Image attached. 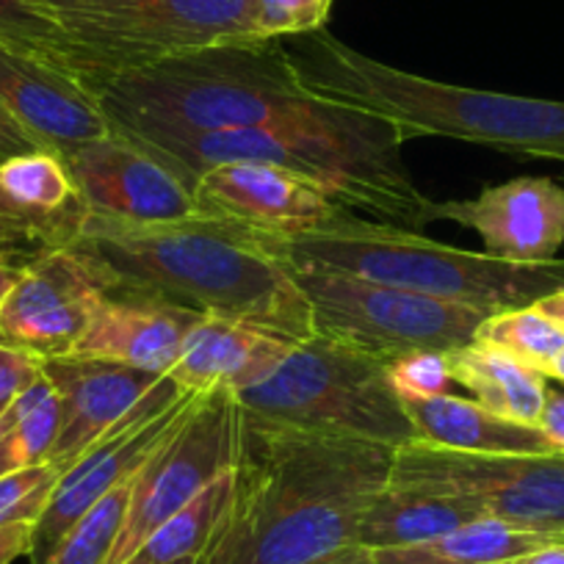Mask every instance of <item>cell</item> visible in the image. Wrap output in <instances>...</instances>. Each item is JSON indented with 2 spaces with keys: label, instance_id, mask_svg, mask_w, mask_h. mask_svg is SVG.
Returning <instances> with one entry per match:
<instances>
[{
  "label": "cell",
  "instance_id": "6da1fadb",
  "mask_svg": "<svg viewBox=\"0 0 564 564\" xmlns=\"http://www.w3.org/2000/svg\"><path fill=\"white\" fill-rule=\"evenodd\" d=\"M393 454L241 412L230 503L199 564H313L357 545Z\"/></svg>",
  "mask_w": 564,
  "mask_h": 564
},
{
  "label": "cell",
  "instance_id": "7a4b0ae2",
  "mask_svg": "<svg viewBox=\"0 0 564 564\" xmlns=\"http://www.w3.org/2000/svg\"><path fill=\"white\" fill-rule=\"evenodd\" d=\"M111 128L265 130L371 155H401L404 135L382 119L316 100L296 84L280 40L183 53L84 80Z\"/></svg>",
  "mask_w": 564,
  "mask_h": 564
},
{
  "label": "cell",
  "instance_id": "3957f363",
  "mask_svg": "<svg viewBox=\"0 0 564 564\" xmlns=\"http://www.w3.org/2000/svg\"><path fill=\"white\" fill-rule=\"evenodd\" d=\"M75 249L108 291L159 296L203 316L230 318L291 344L316 338L313 307L269 236L232 221L192 216L164 225L89 216Z\"/></svg>",
  "mask_w": 564,
  "mask_h": 564
},
{
  "label": "cell",
  "instance_id": "277c9868",
  "mask_svg": "<svg viewBox=\"0 0 564 564\" xmlns=\"http://www.w3.org/2000/svg\"><path fill=\"white\" fill-rule=\"evenodd\" d=\"M280 45L307 95L382 119L404 139L443 135L501 153L564 161V102L421 78L362 56L327 29L285 36Z\"/></svg>",
  "mask_w": 564,
  "mask_h": 564
},
{
  "label": "cell",
  "instance_id": "5b68a950",
  "mask_svg": "<svg viewBox=\"0 0 564 564\" xmlns=\"http://www.w3.org/2000/svg\"><path fill=\"white\" fill-rule=\"evenodd\" d=\"M276 258L289 265L335 271L390 289L501 313L536 305L564 291V260L509 263L487 252L446 247L421 232L344 214L324 230L294 238H269Z\"/></svg>",
  "mask_w": 564,
  "mask_h": 564
},
{
  "label": "cell",
  "instance_id": "8992f818",
  "mask_svg": "<svg viewBox=\"0 0 564 564\" xmlns=\"http://www.w3.org/2000/svg\"><path fill=\"white\" fill-rule=\"evenodd\" d=\"M232 395L247 415L313 435L390 448L415 441L388 362L318 335L291 346L263 379Z\"/></svg>",
  "mask_w": 564,
  "mask_h": 564
},
{
  "label": "cell",
  "instance_id": "52a82bcc",
  "mask_svg": "<svg viewBox=\"0 0 564 564\" xmlns=\"http://www.w3.org/2000/svg\"><path fill=\"white\" fill-rule=\"evenodd\" d=\"M75 47V78L260 42L254 0H36Z\"/></svg>",
  "mask_w": 564,
  "mask_h": 564
},
{
  "label": "cell",
  "instance_id": "ba28073f",
  "mask_svg": "<svg viewBox=\"0 0 564 564\" xmlns=\"http://www.w3.org/2000/svg\"><path fill=\"white\" fill-rule=\"evenodd\" d=\"M311 300L318 338L390 362L410 351H454L476 340L487 313L335 271L289 265Z\"/></svg>",
  "mask_w": 564,
  "mask_h": 564
},
{
  "label": "cell",
  "instance_id": "9c48e42d",
  "mask_svg": "<svg viewBox=\"0 0 564 564\" xmlns=\"http://www.w3.org/2000/svg\"><path fill=\"white\" fill-rule=\"evenodd\" d=\"M388 485L470 503L481 518L564 542V454H468L412 441Z\"/></svg>",
  "mask_w": 564,
  "mask_h": 564
},
{
  "label": "cell",
  "instance_id": "30bf717a",
  "mask_svg": "<svg viewBox=\"0 0 564 564\" xmlns=\"http://www.w3.org/2000/svg\"><path fill=\"white\" fill-rule=\"evenodd\" d=\"M241 410L227 388L205 390L183 421L155 446L130 479L117 545L106 564H124L172 514L194 501L219 476L232 470L238 452Z\"/></svg>",
  "mask_w": 564,
  "mask_h": 564
},
{
  "label": "cell",
  "instance_id": "8fae6325",
  "mask_svg": "<svg viewBox=\"0 0 564 564\" xmlns=\"http://www.w3.org/2000/svg\"><path fill=\"white\" fill-rule=\"evenodd\" d=\"M199 393H188L172 377H161L133 410L80 454L62 476L42 518L31 531V564H45L69 529L141 468L161 441L175 430Z\"/></svg>",
  "mask_w": 564,
  "mask_h": 564
},
{
  "label": "cell",
  "instance_id": "7c38bea8",
  "mask_svg": "<svg viewBox=\"0 0 564 564\" xmlns=\"http://www.w3.org/2000/svg\"><path fill=\"white\" fill-rule=\"evenodd\" d=\"M106 294L108 282L75 247L40 254L0 305V344L36 360L73 355Z\"/></svg>",
  "mask_w": 564,
  "mask_h": 564
},
{
  "label": "cell",
  "instance_id": "4fadbf2b",
  "mask_svg": "<svg viewBox=\"0 0 564 564\" xmlns=\"http://www.w3.org/2000/svg\"><path fill=\"white\" fill-rule=\"evenodd\" d=\"M199 216L232 221L269 238L324 230L344 214L322 183L276 164H221L192 186Z\"/></svg>",
  "mask_w": 564,
  "mask_h": 564
},
{
  "label": "cell",
  "instance_id": "5bb4252c",
  "mask_svg": "<svg viewBox=\"0 0 564 564\" xmlns=\"http://www.w3.org/2000/svg\"><path fill=\"white\" fill-rule=\"evenodd\" d=\"M62 161L89 216L133 225H164L199 216L192 188L117 128L80 144Z\"/></svg>",
  "mask_w": 564,
  "mask_h": 564
},
{
  "label": "cell",
  "instance_id": "9a60e30c",
  "mask_svg": "<svg viewBox=\"0 0 564 564\" xmlns=\"http://www.w3.org/2000/svg\"><path fill=\"white\" fill-rule=\"evenodd\" d=\"M89 210L56 153L0 164V258L29 265L53 249L75 247Z\"/></svg>",
  "mask_w": 564,
  "mask_h": 564
},
{
  "label": "cell",
  "instance_id": "2e32d148",
  "mask_svg": "<svg viewBox=\"0 0 564 564\" xmlns=\"http://www.w3.org/2000/svg\"><path fill=\"white\" fill-rule=\"evenodd\" d=\"M432 219L454 221L509 263H551L564 247V186L551 177H514L470 199L432 205Z\"/></svg>",
  "mask_w": 564,
  "mask_h": 564
},
{
  "label": "cell",
  "instance_id": "e0dca14e",
  "mask_svg": "<svg viewBox=\"0 0 564 564\" xmlns=\"http://www.w3.org/2000/svg\"><path fill=\"white\" fill-rule=\"evenodd\" d=\"M42 373L58 399V432L47 465L62 474L161 379L122 362L73 355L42 360Z\"/></svg>",
  "mask_w": 564,
  "mask_h": 564
},
{
  "label": "cell",
  "instance_id": "ac0fdd59",
  "mask_svg": "<svg viewBox=\"0 0 564 564\" xmlns=\"http://www.w3.org/2000/svg\"><path fill=\"white\" fill-rule=\"evenodd\" d=\"M0 106L58 159L111 133L97 97L73 73L9 45H0Z\"/></svg>",
  "mask_w": 564,
  "mask_h": 564
},
{
  "label": "cell",
  "instance_id": "d6986e66",
  "mask_svg": "<svg viewBox=\"0 0 564 564\" xmlns=\"http://www.w3.org/2000/svg\"><path fill=\"white\" fill-rule=\"evenodd\" d=\"M203 313L159 296L108 291L73 357L122 362L166 377Z\"/></svg>",
  "mask_w": 564,
  "mask_h": 564
},
{
  "label": "cell",
  "instance_id": "ffe728a7",
  "mask_svg": "<svg viewBox=\"0 0 564 564\" xmlns=\"http://www.w3.org/2000/svg\"><path fill=\"white\" fill-rule=\"evenodd\" d=\"M291 346V340L252 324L203 316L188 333L181 357L166 377L175 379L188 393H205L214 388L236 393L263 379Z\"/></svg>",
  "mask_w": 564,
  "mask_h": 564
},
{
  "label": "cell",
  "instance_id": "44dd1931",
  "mask_svg": "<svg viewBox=\"0 0 564 564\" xmlns=\"http://www.w3.org/2000/svg\"><path fill=\"white\" fill-rule=\"evenodd\" d=\"M415 441L468 454H558L540 426L507 421L479 401L443 393L401 399Z\"/></svg>",
  "mask_w": 564,
  "mask_h": 564
},
{
  "label": "cell",
  "instance_id": "7402d4cb",
  "mask_svg": "<svg viewBox=\"0 0 564 564\" xmlns=\"http://www.w3.org/2000/svg\"><path fill=\"white\" fill-rule=\"evenodd\" d=\"M446 362L454 384L470 390L481 406L525 426L540 423L547 393V377L540 371L481 340L446 351Z\"/></svg>",
  "mask_w": 564,
  "mask_h": 564
},
{
  "label": "cell",
  "instance_id": "603a6c76",
  "mask_svg": "<svg viewBox=\"0 0 564 564\" xmlns=\"http://www.w3.org/2000/svg\"><path fill=\"white\" fill-rule=\"evenodd\" d=\"M476 518L481 514L459 498L388 485L368 507L357 545L368 551L417 545L448 534Z\"/></svg>",
  "mask_w": 564,
  "mask_h": 564
},
{
  "label": "cell",
  "instance_id": "cb8c5ba5",
  "mask_svg": "<svg viewBox=\"0 0 564 564\" xmlns=\"http://www.w3.org/2000/svg\"><path fill=\"white\" fill-rule=\"evenodd\" d=\"M551 542L562 540L514 529L496 518H476L430 542L379 547L371 553L377 564H514Z\"/></svg>",
  "mask_w": 564,
  "mask_h": 564
},
{
  "label": "cell",
  "instance_id": "d4e9b609",
  "mask_svg": "<svg viewBox=\"0 0 564 564\" xmlns=\"http://www.w3.org/2000/svg\"><path fill=\"white\" fill-rule=\"evenodd\" d=\"M58 432V399L42 373L0 410V476L45 465Z\"/></svg>",
  "mask_w": 564,
  "mask_h": 564
},
{
  "label": "cell",
  "instance_id": "484cf974",
  "mask_svg": "<svg viewBox=\"0 0 564 564\" xmlns=\"http://www.w3.org/2000/svg\"><path fill=\"white\" fill-rule=\"evenodd\" d=\"M230 492L232 470H227L214 485L205 487L188 507L159 525L124 564H172L188 556H203L230 503Z\"/></svg>",
  "mask_w": 564,
  "mask_h": 564
},
{
  "label": "cell",
  "instance_id": "4316f807",
  "mask_svg": "<svg viewBox=\"0 0 564 564\" xmlns=\"http://www.w3.org/2000/svg\"><path fill=\"white\" fill-rule=\"evenodd\" d=\"M476 340L507 351L523 366L551 379L553 362L564 349V327L536 305L492 313L476 329Z\"/></svg>",
  "mask_w": 564,
  "mask_h": 564
},
{
  "label": "cell",
  "instance_id": "83f0119b",
  "mask_svg": "<svg viewBox=\"0 0 564 564\" xmlns=\"http://www.w3.org/2000/svg\"><path fill=\"white\" fill-rule=\"evenodd\" d=\"M130 479H124L106 498H100L64 534V540L58 542L56 551L47 556L45 564H106L113 545H117L119 529H122L124 509H128L130 498Z\"/></svg>",
  "mask_w": 564,
  "mask_h": 564
},
{
  "label": "cell",
  "instance_id": "f1b7e54d",
  "mask_svg": "<svg viewBox=\"0 0 564 564\" xmlns=\"http://www.w3.org/2000/svg\"><path fill=\"white\" fill-rule=\"evenodd\" d=\"M0 45L75 75V47L36 0H0Z\"/></svg>",
  "mask_w": 564,
  "mask_h": 564
},
{
  "label": "cell",
  "instance_id": "f546056e",
  "mask_svg": "<svg viewBox=\"0 0 564 564\" xmlns=\"http://www.w3.org/2000/svg\"><path fill=\"white\" fill-rule=\"evenodd\" d=\"M58 476L62 470L47 463L0 476V529L20 523L34 525L56 490Z\"/></svg>",
  "mask_w": 564,
  "mask_h": 564
},
{
  "label": "cell",
  "instance_id": "4dcf8cb0",
  "mask_svg": "<svg viewBox=\"0 0 564 564\" xmlns=\"http://www.w3.org/2000/svg\"><path fill=\"white\" fill-rule=\"evenodd\" d=\"M388 377L399 399H430L452 393V371L443 351H410L388 362Z\"/></svg>",
  "mask_w": 564,
  "mask_h": 564
},
{
  "label": "cell",
  "instance_id": "1f68e13d",
  "mask_svg": "<svg viewBox=\"0 0 564 564\" xmlns=\"http://www.w3.org/2000/svg\"><path fill=\"white\" fill-rule=\"evenodd\" d=\"M333 0H254L260 40L311 34L327 25Z\"/></svg>",
  "mask_w": 564,
  "mask_h": 564
},
{
  "label": "cell",
  "instance_id": "d6a6232c",
  "mask_svg": "<svg viewBox=\"0 0 564 564\" xmlns=\"http://www.w3.org/2000/svg\"><path fill=\"white\" fill-rule=\"evenodd\" d=\"M36 379H42V360L0 344V410Z\"/></svg>",
  "mask_w": 564,
  "mask_h": 564
},
{
  "label": "cell",
  "instance_id": "836d02e7",
  "mask_svg": "<svg viewBox=\"0 0 564 564\" xmlns=\"http://www.w3.org/2000/svg\"><path fill=\"white\" fill-rule=\"evenodd\" d=\"M40 150H47L29 128L18 122L7 108L0 106V164L9 159H18V155L40 153ZM51 153V150H47Z\"/></svg>",
  "mask_w": 564,
  "mask_h": 564
},
{
  "label": "cell",
  "instance_id": "e575fe53",
  "mask_svg": "<svg viewBox=\"0 0 564 564\" xmlns=\"http://www.w3.org/2000/svg\"><path fill=\"white\" fill-rule=\"evenodd\" d=\"M542 430V435L553 443L558 454H564V393L562 390L547 388L545 393V404H542L540 412V423H536Z\"/></svg>",
  "mask_w": 564,
  "mask_h": 564
},
{
  "label": "cell",
  "instance_id": "d590c367",
  "mask_svg": "<svg viewBox=\"0 0 564 564\" xmlns=\"http://www.w3.org/2000/svg\"><path fill=\"white\" fill-rule=\"evenodd\" d=\"M31 531H34V525L29 523L0 529V564H14L20 556H29Z\"/></svg>",
  "mask_w": 564,
  "mask_h": 564
},
{
  "label": "cell",
  "instance_id": "8d00e7d4",
  "mask_svg": "<svg viewBox=\"0 0 564 564\" xmlns=\"http://www.w3.org/2000/svg\"><path fill=\"white\" fill-rule=\"evenodd\" d=\"M514 564H564V542H551V545L536 547V551L518 558Z\"/></svg>",
  "mask_w": 564,
  "mask_h": 564
},
{
  "label": "cell",
  "instance_id": "74e56055",
  "mask_svg": "<svg viewBox=\"0 0 564 564\" xmlns=\"http://www.w3.org/2000/svg\"><path fill=\"white\" fill-rule=\"evenodd\" d=\"M313 564H377L373 562V553L362 545H351L346 551L333 553V556L322 558V562H313Z\"/></svg>",
  "mask_w": 564,
  "mask_h": 564
},
{
  "label": "cell",
  "instance_id": "f35d334b",
  "mask_svg": "<svg viewBox=\"0 0 564 564\" xmlns=\"http://www.w3.org/2000/svg\"><path fill=\"white\" fill-rule=\"evenodd\" d=\"M23 271H25V265L0 258V305L7 302L9 294H12V289L20 282Z\"/></svg>",
  "mask_w": 564,
  "mask_h": 564
},
{
  "label": "cell",
  "instance_id": "ab89813d",
  "mask_svg": "<svg viewBox=\"0 0 564 564\" xmlns=\"http://www.w3.org/2000/svg\"><path fill=\"white\" fill-rule=\"evenodd\" d=\"M536 307L564 327V291H556V294L545 296V300L536 302Z\"/></svg>",
  "mask_w": 564,
  "mask_h": 564
},
{
  "label": "cell",
  "instance_id": "60d3db41",
  "mask_svg": "<svg viewBox=\"0 0 564 564\" xmlns=\"http://www.w3.org/2000/svg\"><path fill=\"white\" fill-rule=\"evenodd\" d=\"M551 379H558V382L564 384V349L562 355L556 357V362H553V371H551Z\"/></svg>",
  "mask_w": 564,
  "mask_h": 564
},
{
  "label": "cell",
  "instance_id": "b9f144b4",
  "mask_svg": "<svg viewBox=\"0 0 564 564\" xmlns=\"http://www.w3.org/2000/svg\"><path fill=\"white\" fill-rule=\"evenodd\" d=\"M172 564H199V556H188V558H181V562H172Z\"/></svg>",
  "mask_w": 564,
  "mask_h": 564
}]
</instances>
